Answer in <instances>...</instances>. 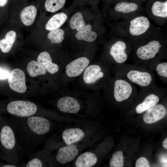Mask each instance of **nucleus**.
Masks as SVG:
<instances>
[{
	"instance_id": "4be33fe9",
	"label": "nucleus",
	"mask_w": 167,
	"mask_h": 167,
	"mask_svg": "<svg viewBox=\"0 0 167 167\" xmlns=\"http://www.w3.org/2000/svg\"><path fill=\"white\" fill-rule=\"evenodd\" d=\"M67 19V15L64 13L61 12L56 14L47 22L45 26V28L50 31L58 28L64 23Z\"/></svg>"
},
{
	"instance_id": "f3484780",
	"label": "nucleus",
	"mask_w": 167,
	"mask_h": 167,
	"mask_svg": "<svg viewBox=\"0 0 167 167\" xmlns=\"http://www.w3.org/2000/svg\"><path fill=\"white\" fill-rule=\"evenodd\" d=\"M37 62L50 74H54L59 70L58 65L52 62L51 56L47 52L40 53L37 58Z\"/></svg>"
},
{
	"instance_id": "1a4fd4ad",
	"label": "nucleus",
	"mask_w": 167,
	"mask_h": 167,
	"mask_svg": "<svg viewBox=\"0 0 167 167\" xmlns=\"http://www.w3.org/2000/svg\"><path fill=\"white\" fill-rule=\"evenodd\" d=\"M131 47L126 42L118 40L111 46L109 54L115 64L125 63L131 52Z\"/></svg>"
},
{
	"instance_id": "f704fd0d",
	"label": "nucleus",
	"mask_w": 167,
	"mask_h": 167,
	"mask_svg": "<svg viewBox=\"0 0 167 167\" xmlns=\"http://www.w3.org/2000/svg\"><path fill=\"white\" fill-rule=\"evenodd\" d=\"M8 0H0V7H3L7 4Z\"/></svg>"
},
{
	"instance_id": "f03ea898",
	"label": "nucleus",
	"mask_w": 167,
	"mask_h": 167,
	"mask_svg": "<svg viewBox=\"0 0 167 167\" xmlns=\"http://www.w3.org/2000/svg\"><path fill=\"white\" fill-rule=\"evenodd\" d=\"M114 69L115 76L126 79L140 89L156 85L153 71L147 65L124 63L116 65Z\"/></svg>"
},
{
	"instance_id": "412c9836",
	"label": "nucleus",
	"mask_w": 167,
	"mask_h": 167,
	"mask_svg": "<svg viewBox=\"0 0 167 167\" xmlns=\"http://www.w3.org/2000/svg\"><path fill=\"white\" fill-rule=\"evenodd\" d=\"M97 36V33L92 30V26L89 24L85 25L76 33L75 37L79 40L91 42L95 40Z\"/></svg>"
},
{
	"instance_id": "0eeeda50",
	"label": "nucleus",
	"mask_w": 167,
	"mask_h": 167,
	"mask_svg": "<svg viewBox=\"0 0 167 167\" xmlns=\"http://www.w3.org/2000/svg\"><path fill=\"white\" fill-rule=\"evenodd\" d=\"M6 109L11 116L19 117H27L32 116L45 117L39 111V107L34 103L22 100L11 101L8 103Z\"/></svg>"
},
{
	"instance_id": "a211bd4d",
	"label": "nucleus",
	"mask_w": 167,
	"mask_h": 167,
	"mask_svg": "<svg viewBox=\"0 0 167 167\" xmlns=\"http://www.w3.org/2000/svg\"><path fill=\"white\" fill-rule=\"evenodd\" d=\"M155 71L159 78L165 84L167 83V62L161 59L155 60L146 64Z\"/></svg>"
},
{
	"instance_id": "7ed1b4c3",
	"label": "nucleus",
	"mask_w": 167,
	"mask_h": 167,
	"mask_svg": "<svg viewBox=\"0 0 167 167\" xmlns=\"http://www.w3.org/2000/svg\"><path fill=\"white\" fill-rule=\"evenodd\" d=\"M22 147L14 127L6 119L0 128V159L17 164Z\"/></svg>"
},
{
	"instance_id": "473e14b6",
	"label": "nucleus",
	"mask_w": 167,
	"mask_h": 167,
	"mask_svg": "<svg viewBox=\"0 0 167 167\" xmlns=\"http://www.w3.org/2000/svg\"><path fill=\"white\" fill-rule=\"evenodd\" d=\"M9 74V71L2 69L0 66V79H5L8 78Z\"/></svg>"
},
{
	"instance_id": "39448f33",
	"label": "nucleus",
	"mask_w": 167,
	"mask_h": 167,
	"mask_svg": "<svg viewBox=\"0 0 167 167\" xmlns=\"http://www.w3.org/2000/svg\"><path fill=\"white\" fill-rule=\"evenodd\" d=\"M110 81L111 92L116 102H122L137 95L138 90L135 85L126 79L115 76Z\"/></svg>"
},
{
	"instance_id": "aec40b11",
	"label": "nucleus",
	"mask_w": 167,
	"mask_h": 167,
	"mask_svg": "<svg viewBox=\"0 0 167 167\" xmlns=\"http://www.w3.org/2000/svg\"><path fill=\"white\" fill-rule=\"evenodd\" d=\"M97 158L94 153L86 152L80 155L75 161L77 167H91L97 163Z\"/></svg>"
},
{
	"instance_id": "a878e982",
	"label": "nucleus",
	"mask_w": 167,
	"mask_h": 167,
	"mask_svg": "<svg viewBox=\"0 0 167 167\" xmlns=\"http://www.w3.org/2000/svg\"><path fill=\"white\" fill-rule=\"evenodd\" d=\"M30 155L28 161L21 165L24 167H42L45 166V158L38 152L32 153Z\"/></svg>"
},
{
	"instance_id": "7c9ffc66",
	"label": "nucleus",
	"mask_w": 167,
	"mask_h": 167,
	"mask_svg": "<svg viewBox=\"0 0 167 167\" xmlns=\"http://www.w3.org/2000/svg\"><path fill=\"white\" fill-rule=\"evenodd\" d=\"M109 164L111 167H123L124 158L122 152L119 151L115 152L112 155Z\"/></svg>"
},
{
	"instance_id": "20e7f679",
	"label": "nucleus",
	"mask_w": 167,
	"mask_h": 167,
	"mask_svg": "<svg viewBox=\"0 0 167 167\" xmlns=\"http://www.w3.org/2000/svg\"><path fill=\"white\" fill-rule=\"evenodd\" d=\"M135 63L146 65L155 60L166 58V43L158 39H153L135 45L133 48Z\"/></svg>"
},
{
	"instance_id": "dca6fc26",
	"label": "nucleus",
	"mask_w": 167,
	"mask_h": 167,
	"mask_svg": "<svg viewBox=\"0 0 167 167\" xmlns=\"http://www.w3.org/2000/svg\"><path fill=\"white\" fill-rule=\"evenodd\" d=\"M83 131L79 128H71L64 130L62 137L65 143L70 145L80 140L84 136Z\"/></svg>"
},
{
	"instance_id": "5701e85b",
	"label": "nucleus",
	"mask_w": 167,
	"mask_h": 167,
	"mask_svg": "<svg viewBox=\"0 0 167 167\" xmlns=\"http://www.w3.org/2000/svg\"><path fill=\"white\" fill-rule=\"evenodd\" d=\"M16 33L13 30L7 32L5 38L0 40V49L2 52L6 53L10 51L16 39Z\"/></svg>"
},
{
	"instance_id": "423d86ee",
	"label": "nucleus",
	"mask_w": 167,
	"mask_h": 167,
	"mask_svg": "<svg viewBox=\"0 0 167 167\" xmlns=\"http://www.w3.org/2000/svg\"><path fill=\"white\" fill-rule=\"evenodd\" d=\"M167 92L166 88L159 87L157 85L149 88L140 89L139 93L143 99L136 106V113H142L158 104L160 98L165 95Z\"/></svg>"
},
{
	"instance_id": "393cba45",
	"label": "nucleus",
	"mask_w": 167,
	"mask_h": 167,
	"mask_svg": "<svg viewBox=\"0 0 167 167\" xmlns=\"http://www.w3.org/2000/svg\"><path fill=\"white\" fill-rule=\"evenodd\" d=\"M139 7L135 3L127 2H122L118 3L115 7L116 11L120 15H126L136 11Z\"/></svg>"
},
{
	"instance_id": "4468645a",
	"label": "nucleus",
	"mask_w": 167,
	"mask_h": 167,
	"mask_svg": "<svg viewBox=\"0 0 167 167\" xmlns=\"http://www.w3.org/2000/svg\"><path fill=\"white\" fill-rule=\"evenodd\" d=\"M57 106L60 111L69 113H76L80 109L78 101L75 98L69 96L59 99L57 102Z\"/></svg>"
},
{
	"instance_id": "b1692460",
	"label": "nucleus",
	"mask_w": 167,
	"mask_h": 167,
	"mask_svg": "<svg viewBox=\"0 0 167 167\" xmlns=\"http://www.w3.org/2000/svg\"><path fill=\"white\" fill-rule=\"evenodd\" d=\"M151 12L154 16L159 18H167V1L164 2L156 1L153 4Z\"/></svg>"
},
{
	"instance_id": "6ab92c4d",
	"label": "nucleus",
	"mask_w": 167,
	"mask_h": 167,
	"mask_svg": "<svg viewBox=\"0 0 167 167\" xmlns=\"http://www.w3.org/2000/svg\"><path fill=\"white\" fill-rule=\"evenodd\" d=\"M37 12L36 7L34 5H30L24 7L20 14L22 23L26 26L32 25L34 22Z\"/></svg>"
},
{
	"instance_id": "f257e3e1",
	"label": "nucleus",
	"mask_w": 167,
	"mask_h": 167,
	"mask_svg": "<svg viewBox=\"0 0 167 167\" xmlns=\"http://www.w3.org/2000/svg\"><path fill=\"white\" fill-rule=\"evenodd\" d=\"M8 121L15 128L21 145L20 158L30 156L41 144L52 126L48 118L41 116L22 118L11 115Z\"/></svg>"
},
{
	"instance_id": "72a5a7b5",
	"label": "nucleus",
	"mask_w": 167,
	"mask_h": 167,
	"mask_svg": "<svg viewBox=\"0 0 167 167\" xmlns=\"http://www.w3.org/2000/svg\"><path fill=\"white\" fill-rule=\"evenodd\" d=\"M21 167V164H13L10 163H4L0 162V167Z\"/></svg>"
},
{
	"instance_id": "2eb2a0df",
	"label": "nucleus",
	"mask_w": 167,
	"mask_h": 167,
	"mask_svg": "<svg viewBox=\"0 0 167 167\" xmlns=\"http://www.w3.org/2000/svg\"><path fill=\"white\" fill-rule=\"evenodd\" d=\"M79 150L77 146L71 145L60 148L57 153V161L62 164H64L73 160L77 155Z\"/></svg>"
},
{
	"instance_id": "6e6552de",
	"label": "nucleus",
	"mask_w": 167,
	"mask_h": 167,
	"mask_svg": "<svg viewBox=\"0 0 167 167\" xmlns=\"http://www.w3.org/2000/svg\"><path fill=\"white\" fill-rule=\"evenodd\" d=\"M124 29L128 36L136 37L146 33L151 27L149 19L143 15L134 17L127 21Z\"/></svg>"
},
{
	"instance_id": "c9c22d12",
	"label": "nucleus",
	"mask_w": 167,
	"mask_h": 167,
	"mask_svg": "<svg viewBox=\"0 0 167 167\" xmlns=\"http://www.w3.org/2000/svg\"><path fill=\"white\" fill-rule=\"evenodd\" d=\"M163 147L165 149H167V138H166L163 141Z\"/></svg>"
},
{
	"instance_id": "c85d7f7f",
	"label": "nucleus",
	"mask_w": 167,
	"mask_h": 167,
	"mask_svg": "<svg viewBox=\"0 0 167 167\" xmlns=\"http://www.w3.org/2000/svg\"><path fill=\"white\" fill-rule=\"evenodd\" d=\"M66 2V0H46L45 7L47 11L54 12L62 8Z\"/></svg>"
},
{
	"instance_id": "9b49d317",
	"label": "nucleus",
	"mask_w": 167,
	"mask_h": 167,
	"mask_svg": "<svg viewBox=\"0 0 167 167\" xmlns=\"http://www.w3.org/2000/svg\"><path fill=\"white\" fill-rule=\"evenodd\" d=\"M105 75L104 71L101 66L92 64L86 68L83 74V79L86 84H92L104 79Z\"/></svg>"
},
{
	"instance_id": "ddd939ff",
	"label": "nucleus",
	"mask_w": 167,
	"mask_h": 167,
	"mask_svg": "<svg viewBox=\"0 0 167 167\" xmlns=\"http://www.w3.org/2000/svg\"><path fill=\"white\" fill-rule=\"evenodd\" d=\"M145 112L143 116V120L146 123L151 124L163 118L166 115V110L164 105L157 104Z\"/></svg>"
},
{
	"instance_id": "f8f14e48",
	"label": "nucleus",
	"mask_w": 167,
	"mask_h": 167,
	"mask_svg": "<svg viewBox=\"0 0 167 167\" xmlns=\"http://www.w3.org/2000/svg\"><path fill=\"white\" fill-rule=\"evenodd\" d=\"M89 63L86 57H81L76 59L66 66V72L69 77H75L81 74Z\"/></svg>"
},
{
	"instance_id": "9d476101",
	"label": "nucleus",
	"mask_w": 167,
	"mask_h": 167,
	"mask_svg": "<svg viewBox=\"0 0 167 167\" xmlns=\"http://www.w3.org/2000/svg\"><path fill=\"white\" fill-rule=\"evenodd\" d=\"M8 82L12 90L20 93H24L26 91L25 74L21 69L16 68L12 70L10 73Z\"/></svg>"
},
{
	"instance_id": "2f4dec72",
	"label": "nucleus",
	"mask_w": 167,
	"mask_h": 167,
	"mask_svg": "<svg viewBox=\"0 0 167 167\" xmlns=\"http://www.w3.org/2000/svg\"><path fill=\"white\" fill-rule=\"evenodd\" d=\"M135 166L136 167H149V163L148 160L144 157L139 158L136 161Z\"/></svg>"
},
{
	"instance_id": "bb28decb",
	"label": "nucleus",
	"mask_w": 167,
	"mask_h": 167,
	"mask_svg": "<svg viewBox=\"0 0 167 167\" xmlns=\"http://www.w3.org/2000/svg\"><path fill=\"white\" fill-rule=\"evenodd\" d=\"M27 71L29 75L32 77L44 75L46 71L37 62L32 60L30 62L27 66Z\"/></svg>"
},
{
	"instance_id": "c756f323",
	"label": "nucleus",
	"mask_w": 167,
	"mask_h": 167,
	"mask_svg": "<svg viewBox=\"0 0 167 167\" xmlns=\"http://www.w3.org/2000/svg\"><path fill=\"white\" fill-rule=\"evenodd\" d=\"M64 32L63 30L56 28L50 31L47 36L52 43H59L64 39Z\"/></svg>"
},
{
	"instance_id": "cd10ccee",
	"label": "nucleus",
	"mask_w": 167,
	"mask_h": 167,
	"mask_svg": "<svg viewBox=\"0 0 167 167\" xmlns=\"http://www.w3.org/2000/svg\"><path fill=\"white\" fill-rule=\"evenodd\" d=\"M70 28L72 29H76L79 31L85 26L82 14L78 12L72 16L69 21Z\"/></svg>"
}]
</instances>
